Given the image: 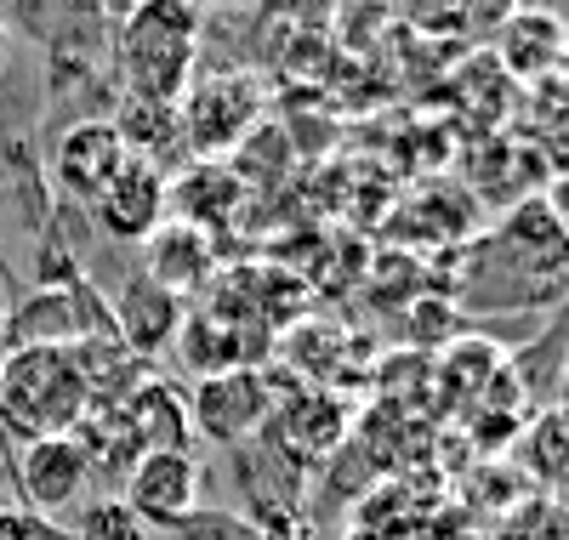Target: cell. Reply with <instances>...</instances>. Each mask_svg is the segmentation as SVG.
<instances>
[{
  "mask_svg": "<svg viewBox=\"0 0 569 540\" xmlns=\"http://www.w3.org/2000/svg\"><path fill=\"white\" fill-rule=\"evenodd\" d=\"M200 29L206 18L182 0L120 12L109 40V80L126 103H177L188 80L200 74Z\"/></svg>",
  "mask_w": 569,
  "mask_h": 540,
  "instance_id": "cell-1",
  "label": "cell"
},
{
  "mask_svg": "<svg viewBox=\"0 0 569 540\" xmlns=\"http://www.w3.org/2000/svg\"><path fill=\"white\" fill-rule=\"evenodd\" d=\"M91 416V392L74 348H12L0 353V427L18 444L80 432Z\"/></svg>",
  "mask_w": 569,
  "mask_h": 540,
  "instance_id": "cell-2",
  "label": "cell"
},
{
  "mask_svg": "<svg viewBox=\"0 0 569 540\" xmlns=\"http://www.w3.org/2000/svg\"><path fill=\"white\" fill-rule=\"evenodd\" d=\"M262 114H268V91L251 69H206L177 97L188 160H217L222 166L262 126Z\"/></svg>",
  "mask_w": 569,
  "mask_h": 540,
  "instance_id": "cell-3",
  "label": "cell"
},
{
  "mask_svg": "<svg viewBox=\"0 0 569 540\" xmlns=\"http://www.w3.org/2000/svg\"><path fill=\"white\" fill-rule=\"evenodd\" d=\"M18 489H23V512L34 523H52L74 507H86V489H91V456L80 444V432L63 438H40V444H23L18 456Z\"/></svg>",
  "mask_w": 569,
  "mask_h": 540,
  "instance_id": "cell-4",
  "label": "cell"
},
{
  "mask_svg": "<svg viewBox=\"0 0 569 540\" xmlns=\"http://www.w3.org/2000/svg\"><path fill=\"white\" fill-rule=\"evenodd\" d=\"M126 142L114 137L109 114H86V120H69L58 137H52V182L63 200L74 206H98V193L126 171Z\"/></svg>",
  "mask_w": 569,
  "mask_h": 540,
  "instance_id": "cell-5",
  "label": "cell"
},
{
  "mask_svg": "<svg viewBox=\"0 0 569 540\" xmlns=\"http://www.w3.org/2000/svg\"><path fill=\"white\" fill-rule=\"evenodd\" d=\"M120 501H126V512L142 529H182V523H194V512H200V461L188 450L142 456L126 472Z\"/></svg>",
  "mask_w": 569,
  "mask_h": 540,
  "instance_id": "cell-6",
  "label": "cell"
},
{
  "mask_svg": "<svg viewBox=\"0 0 569 540\" xmlns=\"http://www.w3.org/2000/svg\"><path fill=\"white\" fill-rule=\"evenodd\" d=\"M273 410V381L251 364L240 370H222V376H206L194 404H188V427H194L200 438H211V444H240V438H251Z\"/></svg>",
  "mask_w": 569,
  "mask_h": 540,
  "instance_id": "cell-7",
  "label": "cell"
},
{
  "mask_svg": "<svg viewBox=\"0 0 569 540\" xmlns=\"http://www.w3.org/2000/svg\"><path fill=\"white\" fill-rule=\"evenodd\" d=\"M91 217H98V228L109 239L149 244L166 228V217H171V177L154 171V166H142V160H126V171L98 193Z\"/></svg>",
  "mask_w": 569,
  "mask_h": 540,
  "instance_id": "cell-8",
  "label": "cell"
},
{
  "mask_svg": "<svg viewBox=\"0 0 569 540\" xmlns=\"http://www.w3.org/2000/svg\"><path fill=\"white\" fill-rule=\"evenodd\" d=\"M182 319H188V302L171 297L166 284H154L142 268L126 273L120 297H114V313H109V324H114V336H120V348H126L137 364L154 359V353H166L171 341H177V330H182Z\"/></svg>",
  "mask_w": 569,
  "mask_h": 540,
  "instance_id": "cell-9",
  "label": "cell"
},
{
  "mask_svg": "<svg viewBox=\"0 0 569 540\" xmlns=\"http://www.w3.org/2000/svg\"><path fill=\"white\" fill-rule=\"evenodd\" d=\"M240 200H246V177L228 171V166H217V160H188V166L171 177L177 222H182V228H200L206 239L233 222Z\"/></svg>",
  "mask_w": 569,
  "mask_h": 540,
  "instance_id": "cell-10",
  "label": "cell"
},
{
  "mask_svg": "<svg viewBox=\"0 0 569 540\" xmlns=\"http://www.w3.org/2000/svg\"><path fill=\"white\" fill-rule=\"evenodd\" d=\"M114 137L126 142V154L154 166V171H182L188 166V142H182V120H177V103H126L109 114Z\"/></svg>",
  "mask_w": 569,
  "mask_h": 540,
  "instance_id": "cell-11",
  "label": "cell"
},
{
  "mask_svg": "<svg viewBox=\"0 0 569 540\" xmlns=\"http://www.w3.org/2000/svg\"><path fill=\"white\" fill-rule=\"evenodd\" d=\"M563 58H569V40H563L558 12H507V18H501L496 63H501L512 80H547Z\"/></svg>",
  "mask_w": 569,
  "mask_h": 540,
  "instance_id": "cell-12",
  "label": "cell"
},
{
  "mask_svg": "<svg viewBox=\"0 0 569 540\" xmlns=\"http://www.w3.org/2000/svg\"><path fill=\"white\" fill-rule=\"evenodd\" d=\"M142 273H149L154 284H166L171 297L188 302V290L211 284V273H217V251H211V239H206L200 228L166 222L149 244H142Z\"/></svg>",
  "mask_w": 569,
  "mask_h": 540,
  "instance_id": "cell-13",
  "label": "cell"
},
{
  "mask_svg": "<svg viewBox=\"0 0 569 540\" xmlns=\"http://www.w3.org/2000/svg\"><path fill=\"white\" fill-rule=\"evenodd\" d=\"M525 149L541 160V171L569 177V86L558 80V69H552L547 91L530 103V142Z\"/></svg>",
  "mask_w": 569,
  "mask_h": 540,
  "instance_id": "cell-14",
  "label": "cell"
},
{
  "mask_svg": "<svg viewBox=\"0 0 569 540\" xmlns=\"http://www.w3.org/2000/svg\"><path fill=\"white\" fill-rule=\"evenodd\" d=\"M63 540H149V529L126 512L120 496H103V501H86L80 507V523Z\"/></svg>",
  "mask_w": 569,
  "mask_h": 540,
  "instance_id": "cell-15",
  "label": "cell"
},
{
  "mask_svg": "<svg viewBox=\"0 0 569 540\" xmlns=\"http://www.w3.org/2000/svg\"><path fill=\"white\" fill-rule=\"evenodd\" d=\"M552 188L541 193V206H547V217L563 228V239H569V177H547Z\"/></svg>",
  "mask_w": 569,
  "mask_h": 540,
  "instance_id": "cell-16",
  "label": "cell"
},
{
  "mask_svg": "<svg viewBox=\"0 0 569 540\" xmlns=\"http://www.w3.org/2000/svg\"><path fill=\"white\" fill-rule=\"evenodd\" d=\"M40 523L23 512V507H0V540H34Z\"/></svg>",
  "mask_w": 569,
  "mask_h": 540,
  "instance_id": "cell-17",
  "label": "cell"
},
{
  "mask_svg": "<svg viewBox=\"0 0 569 540\" xmlns=\"http://www.w3.org/2000/svg\"><path fill=\"white\" fill-rule=\"evenodd\" d=\"M348 540H388V534H376V529H353Z\"/></svg>",
  "mask_w": 569,
  "mask_h": 540,
  "instance_id": "cell-18",
  "label": "cell"
},
{
  "mask_svg": "<svg viewBox=\"0 0 569 540\" xmlns=\"http://www.w3.org/2000/svg\"><path fill=\"white\" fill-rule=\"evenodd\" d=\"M34 540H58V529H52V523H40V534H34Z\"/></svg>",
  "mask_w": 569,
  "mask_h": 540,
  "instance_id": "cell-19",
  "label": "cell"
},
{
  "mask_svg": "<svg viewBox=\"0 0 569 540\" xmlns=\"http://www.w3.org/2000/svg\"><path fill=\"white\" fill-rule=\"evenodd\" d=\"M0 353H7V313H0Z\"/></svg>",
  "mask_w": 569,
  "mask_h": 540,
  "instance_id": "cell-20",
  "label": "cell"
},
{
  "mask_svg": "<svg viewBox=\"0 0 569 540\" xmlns=\"http://www.w3.org/2000/svg\"><path fill=\"white\" fill-rule=\"evenodd\" d=\"M558 23H563V40H569V12H558Z\"/></svg>",
  "mask_w": 569,
  "mask_h": 540,
  "instance_id": "cell-21",
  "label": "cell"
}]
</instances>
